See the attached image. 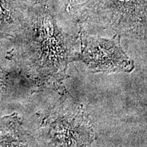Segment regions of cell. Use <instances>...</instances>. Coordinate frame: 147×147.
I'll use <instances>...</instances> for the list:
<instances>
[{"mask_svg": "<svg viewBox=\"0 0 147 147\" xmlns=\"http://www.w3.org/2000/svg\"><path fill=\"white\" fill-rule=\"evenodd\" d=\"M74 41L58 27L48 0H30L10 57L36 87H57L76 60Z\"/></svg>", "mask_w": 147, "mask_h": 147, "instance_id": "obj_1", "label": "cell"}, {"mask_svg": "<svg viewBox=\"0 0 147 147\" xmlns=\"http://www.w3.org/2000/svg\"><path fill=\"white\" fill-rule=\"evenodd\" d=\"M48 127L49 144L53 146H86L94 134L81 108L65 98L59 102L44 119Z\"/></svg>", "mask_w": 147, "mask_h": 147, "instance_id": "obj_2", "label": "cell"}, {"mask_svg": "<svg viewBox=\"0 0 147 147\" xmlns=\"http://www.w3.org/2000/svg\"><path fill=\"white\" fill-rule=\"evenodd\" d=\"M120 38L115 34L106 39L82 33L81 52L76 60L82 61L93 73L131 72L134 63L123 50Z\"/></svg>", "mask_w": 147, "mask_h": 147, "instance_id": "obj_3", "label": "cell"}, {"mask_svg": "<svg viewBox=\"0 0 147 147\" xmlns=\"http://www.w3.org/2000/svg\"><path fill=\"white\" fill-rule=\"evenodd\" d=\"M30 0H0V59L10 56Z\"/></svg>", "mask_w": 147, "mask_h": 147, "instance_id": "obj_4", "label": "cell"}, {"mask_svg": "<svg viewBox=\"0 0 147 147\" xmlns=\"http://www.w3.org/2000/svg\"><path fill=\"white\" fill-rule=\"evenodd\" d=\"M5 63V61L0 60V80H1V74H2L3 65ZM4 114V108L2 104V100H1V83H0V117Z\"/></svg>", "mask_w": 147, "mask_h": 147, "instance_id": "obj_5", "label": "cell"}, {"mask_svg": "<svg viewBox=\"0 0 147 147\" xmlns=\"http://www.w3.org/2000/svg\"><path fill=\"white\" fill-rule=\"evenodd\" d=\"M68 1H69V2H71V1H74V0H68Z\"/></svg>", "mask_w": 147, "mask_h": 147, "instance_id": "obj_6", "label": "cell"}]
</instances>
